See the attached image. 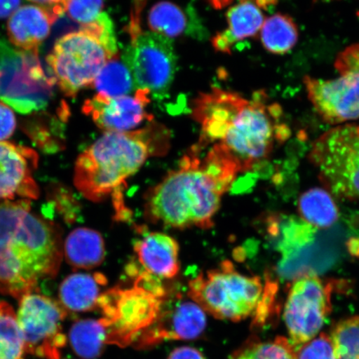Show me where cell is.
Segmentation results:
<instances>
[{"label": "cell", "mask_w": 359, "mask_h": 359, "mask_svg": "<svg viewBox=\"0 0 359 359\" xmlns=\"http://www.w3.org/2000/svg\"><path fill=\"white\" fill-rule=\"evenodd\" d=\"M193 118L201 125L202 145L218 144L235 161L240 172L268 158L290 137L281 107L269 102L266 93L250 98L214 88L193 102Z\"/></svg>", "instance_id": "cell-1"}, {"label": "cell", "mask_w": 359, "mask_h": 359, "mask_svg": "<svg viewBox=\"0 0 359 359\" xmlns=\"http://www.w3.org/2000/svg\"><path fill=\"white\" fill-rule=\"evenodd\" d=\"M240 173L230 155L213 144L205 156L197 147L147 193L145 214L149 221L175 229L213 226L222 196Z\"/></svg>", "instance_id": "cell-2"}, {"label": "cell", "mask_w": 359, "mask_h": 359, "mask_svg": "<svg viewBox=\"0 0 359 359\" xmlns=\"http://www.w3.org/2000/svg\"><path fill=\"white\" fill-rule=\"evenodd\" d=\"M30 206L29 200L0 204V293L18 300L55 278L64 257L60 227Z\"/></svg>", "instance_id": "cell-3"}, {"label": "cell", "mask_w": 359, "mask_h": 359, "mask_svg": "<svg viewBox=\"0 0 359 359\" xmlns=\"http://www.w3.org/2000/svg\"><path fill=\"white\" fill-rule=\"evenodd\" d=\"M170 136L165 126L152 122L134 131L105 133L76 161L75 187L93 202L121 196L126 180L149 157L167 154Z\"/></svg>", "instance_id": "cell-4"}, {"label": "cell", "mask_w": 359, "mask_h": 359, "mask_svg": "<svg viewBox=\"0 0 359 359\" xmlns=\"http://www.w3.org/2000/svg\"><path fill=\"white\" fill-rule=\"evenodd\" d=\"M118 53L114 22L103 12L96 21L58 39L47 61L62 92L74 97L92 86L103 67Z\"/></svg>", "instance_id": "cell-5"}, {"label": "cell", "mask_w": 359, "mask_h": 359, "mask_svg": "<svg viewBox=\"0 0 359 359\" xmlns=\"http://www.w3.org/2000/svg\"><path fill=\"white\" fill-rule=\"evenodd\" d=\"M266 290L260 277L243 275L226 260L191 280L188 296L215 318L239 322L255 316Z\"/></svg>", "instance_id": "cell-6"}, {"label": "cell", "mask_w": 359, "mask_h": 359, "mask_svg": "<svg viewBox=\"0 0 359 359\" xmlns=\"http://www.w3.org/2000/svg\"><path fill=\"white\" fill-rule=\"evenodd\" d=\"M55 83L45 74L38 52L13 48L0 39V100L20 114H32L48 106Z\"/></svg>", "instance_id": "cell-7"}, {"label": "cell", "mask_w": 359, "mask_h": 359, "mask_svg": "<svg viewBox=\"0 0 359 359\" xmlns=\"http://www.w3.org/2000/svg\"><path fill=\"white\" fill-rule=\"evenodd\" d=\"M309 160L326 190L339 198L359 200V128L342 125L314 142Z\"/></svg>", "instance_id": "cell-8"}, {"label": "cell", "mask_w": 359, "mask_h": 359, "mask_svg": "<svg viewBox=\"0 0 359 359\" xmlns=\"http://www.w3.org/2000/svg\"><path fill=\"white\" fill-rule=\"evenodd\" d=\"M164 294L135 281L133 288L118 287L103 292L97 309L107 330V344L124 346L154 324Z\"/></svg>", "instance_id": "cell-9"}, {"label": "cell", "mask_w": 359, "mask_h": 359, "mask_svg": "<svg viewBox=\"0 0 359 359\" xmlns=\"http://www.w3.org/2000/svg\"><path fill=\"white\" fill-rule=\"evenodd\" d=\"M338 78L304 79L308 97L326 123L340 124L359 118V43L341 52L335 61Z\"/></svg>", "instance_id": "cell-10"}, {"label": "cell", "mask_w": 359, "mask_h": 359, "mask_svg": "<svg viewBox=\"0 0 359 359\" xmlns=\"http://www.w3.org/2000/svg\"><path fill=\"white\" fill-rule=\"evenodd\" d=\"M132 39L123 56L136 89L161 95L168 91L177 70V55L172 39L145 32L133 21Z\"/></svg>", "instance_id": "cell-11"}, {"label": "cell", "mask_w": 359, "mask_h": 359, "mask_svg": "<svg viewBox=\"0 0 359 359\" xmlns=\"http://www.w3.org/2000/svg\"><path fill=\"white\" fill-rule=\"evenodd\" d=\"M333 281L314 275L294 280L285 305L284 320L294 348L316 338L332 311Z\"/></svg>", "instance_id": "cell-12"}, {"label": "cell", "mask_w": 359, "mask_h": 359, "mask_svg": "<svg viewBox=\"0 0 359 359\" xmlns=\"http://www.w3.org/2000/svg\"><path fill=\"white\" fill-rule=\"evenodd\" d=\"M67 312L56 300L32 293L20 300L18 322L25 341V352L45 359H60L67 344L62 330Z\"/></svg>", "instance_id": "cell-13"}, {"label": "cell", "mask_w": 359, "mask_h": 359, "mask_svg": "<svg viewBox=\"0 0 359 359\" xmlns=\"http://www.w3.org/2000/svg\"><path fill=\"white\" fill-rule=\"evenodd\" d=\"M151 94L147 89H136L133 95L114 97L97 94L85 101L83 111L104 133L133 131L154 119L147 111Z\"/></svg>", "instance_id": "cell-14"}, {"label": "cell", "mask_w": 359, "mask_h": 359, "mask_svg": "<svg viewBox=\"0 0 359 359\" xmlns=\"http://www.w3.org/2000/svg\"><path fill=\"white\" fill-rule=\"evenodd\" d=\"M38 165L39 155L32 148L0 142V200H37L34 172Z\"/></svg>", "instance_id": "cell-15"}, {"label": "cell", "mask_w": 359, "mask_h": 359, "mask_svg": "<svg viewBox=\"0 0 359 359\" xmlns=\"http://www.w3.org/2000/svg\"><path fill=\"white\" fill-rule=\"evenodd\" d=\"M139 271L160 280L172 279L180 271L179 245L172 236L161 232H146L135 242Z\"/></svg>", "instance_id": "cell-16"}, {"label": "cell", "mask_w": 359, "mask_h": 359, "mask_svg": "<svg viewBox=\"0 0 359 359\" xmlns=\"http://www.w3.org/2000/svg\"><path fill=\"white\" fill-rule=\"evenodd\" d=\"M276 0H240L228 11L227 27L212 39L215 51L231 53L238 42L253 37L262 30L264 21L263 8Z\"/></svg>", "instance_id": "cell-17"}, {"label": "cell", "mask_w": 359, "mask_h": 359, "mask_svg": "<svg viewBox=\"0 0 359 359\" xmlns=\"http://www.w3.org/2000/svg\"><path fill=\"white\" fill-rule=\"evenodd\" d=\"M57 20L51 11L41 6L20 7L8 19V38L16 48L39 53L40 45L48 37Z\"/></svg>", "instance_id": "cell-18"}, {"label": "cell", "mask_w": 359, "mask_h": 359, "mask_svg": "<svg viewBox=\"0 0 359 359\" xmlns=\"http://www.w3.org/2000/svg\"><path fill=\"white\" fill-rule=\"evenodd\" d=\"M206 327L205 311L195 302H181L167 313L158 326L143 337V344L164 339L191 340L198 338Z\"/></svg>", "instance_id": "cell-19"}, {"label": "cell", "mask_w": 359, "mask_h": 359, "mask_svg": "<svg viewBox=\"0 0 359 359\" xmlns=\"http://www.w3.org/2000/svg\"><path fill=\"white\" fill-rule=\"evenodd\" d=\"M107 278L101 273H75L61 283L58 297L67 312L84 313L97 308L107 285Z\"/></svg>", "instance_id": "cell-20"}, {"label": "cell", "mask_w": 359, "mask_h": 359, "mask_svg": "<svg viewBox=\"0 0 359 359\" xmlns=\"http://www.w3.org/2000/svg\"><path fill=\"white\" fill-rule=\"evenodd\" d=\"M105 244L100 232L81 227L72 231L64 242V255L74 269H91L105 259Z\"/></svg>", "instance_id": "cell-21"}, {"label": "cell", "mask_w": 359, "mask_h": 359, "mask_svg": "<svg viewBox=\"0 0 359 359\" xmlns=\"http://www.w3.org/2000/svg\"><path fill=\"white\" fill-rule=\"evenodd\" d=\"M298 208L305 222L313 228H329L339 217V210L330 191L312 188L299 196Z\"/></svg>", "instance_id": "cell-22"}, {"label": "cell", "mask_w": 359, "mask_h": 359, "mask_svg": "<svg viewBox=\"0 0 359 359\" xmlns=\"http://www.w3.org/2000/svg\"><path fill=\"white\" fill-rule=\"evenodd\" d=\"M260 39L268 52L285 55L298 42V27L289 15L276 13L264 21Z\"/></svg>", "instance_id": "cell-23"}, {"label": "cell", "mask_w": 359, "mask_h": 359, "mask_svg": "<svg viewBox=\"0 0 359 359\" xmlns=\"http://www.w3.org/2000/svg\"><path fill=\"white\" fill-rule=\"evenodd\" d=\"M72 348L76 354L85 359L100 355L107 342V330L102 318L83 320L75 323L69 332Z\"/></svg>", "instance_id": "cell-24"}, {"label": "cell", "mask_w": 359, "mask_h": 359, "mask_svg": "<svg viewBox=\"0 0 359 359\" xmlns=\"http://www.w3.org/2000/svg\"><path fill=\"white\" fill-rule=\"evenodd\" d=\"M190 21L185 11L169 1L156 4L148 15V25L152 32L170 39L189 33Z\"/></svg>", "instance_id": "cell-25"}, {"label": "cell", "mask_w": 359, "mask_h": 359, "mask_svg": "<svg viewBox=\"0 0 359 359\" xmlns=\"http://www.w3.org/2000/svg\"><path fill=\"white\" fill-rule=\"evenodd\" d=\"M93 85L97 94L111 97L129 95L136 87L131 72L119 56L103 67Z\"/></svg>", "instance_id": "cell-26"}, {"label": "cell", "mask_w": 359, "mask_h": 359, "mask_svg": "<svg viewBox=\"0 0 359 359\" xmlns=\"http://www.w3.org/2000/svg\"><path fill=\"white\" fill-rule=\"evenodd\" d=\"M25 341L11 305L0 302V359H24Z\"/></svg>", "instance_id": "cell-27"}, {"label": "cell", "mask_w": 359, "mask_h": 359, "mask_svg": "<svg viewBox=\"0 0 359 359\" xmlns=\"http://www.w3.org/2000/svg\"><path fill=\"white\" fill-rule=\"evenodd\" d=\"M229 359H296L289 339L277 337L269 342H253L238 349Z\"/></svg>", "instance_id": "cell-28"}, {"label": "cell", "mask_w": 359, "mask_h": 359, "mask_svg": "<svg viewBox=\"0 0 359 359\" xmlns=\"http://www.w3.org/2000/svg\"><path fill=\"white\" fill-rule=\"evenodd\" d=\"M336 359H359V316L341 320L332 332Z\"/></svg>", "instance_id": "cell-29"}, {"label": "cell", "mask_w": 359, "mask_h": 359, "mask_svg": "<svg viewBox=\"0 0 359 359\" xmlns=\"http://www.w3.org/2000/svg\"><path fill=\"white\" fill-rule=\"evenodd\" d=\"M104 0H67L65 13L80 26L91 24L102 15Z\"/></svg>", "instance_id": "cell-30"}, {"label": "cell", "mask_w": 359, "mask_h": 359, "mask_svg": "<svg viewBox=\"0 0 359 359\" xmlns=\"http://www.w3.org/2000/svg\"><path fill=\"white\" fill-rule=\"evenodd\" d=\"M294 350L296 359H336L333 340L324 333Z\"/></svg>", "instance_id": "cell-31"}, {"label": "cell", "mask_w": 359, "mask_h": 359, "mask_svg": "<svg viewBox=\"0 0 359 359\" xmlns=\"http://www.w3.org/2000/svg\"><path fill=\"white\" fill-rule=\"evenodd\" d=\"M15 114L6 103L0 102V142L12 137L16 129Z\"/></svg>", "instance_id": "cell-32"}, {"label": "cell", "mask_w": 359, "mask_h": 359, "mask_svg": "<svg viewBox=\"0 0 359 359\" xmlns=\"http://www.w3.org/2000/svg\"><path fill=\"white\" fill-rule=\"evenodd\" d=\"M168 359H205L198 349L184 346L174 349Z\"/></svg>", "instance_id": "cell-33"}, {"label": "cell", "mask_w": 359, "mask_h": 359, "mask_svg": "<svg viewBox=\"0 0 359 359\" xmlns=\"http://www.w3.org/2000/svg\"><path fill=\"white\" fill-rule=\"evenodd\" d=\"M29 1L38 4L39 6L47 8L57 18L65 13L67 0H29Z\"/></svg>", "instance_id": "cell-34"}, {"label": "cell", "mask_w": 359, "mask_h": 359, "mask_svg": "<svg viewBox=\"0 0 359 359\" xmlns=\"http://www.w3.org/2000/svg\"><path fill=\"white\" fill-rule=\"evenodd\" d=\"M21 0H0V19L11 17L20 6Z\"/></svg>", "instance_id": "cell-35"}, {"label": "cell", "mask_w": 359, "mask_h": 359, "mask_svg": "<svg viewBox=\"0 0 359 359\" xmlns=\"http://www.w3.org/2000/svg\"><path fill=\"white\" fill-rule=\"evenodd\" d=\"M235 1L236 0H209L210 4L217 10H222Z\"/></svg>", "instance_id": "cell-36"}, {"label": "cell", "mask_w": 359, "mask_h": 359, "mask_svg": "<svg viewBox=\"0 0 359 359\" xmlns=\"http://www.w3.org/2000/svg\"><path fill=\"white\" fill-rule=\"evenodd\" d=\"M359 128V127H358Z\"/></svg>", "instance_id": "cell-37"}]
</instances>
